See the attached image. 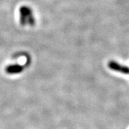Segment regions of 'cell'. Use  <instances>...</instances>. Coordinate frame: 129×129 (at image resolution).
<instances>
[{"mask_svg":"<svg viewBox=\"0 0 129 129\" xmlns=\"http://www.w3.org/2000/svg\"><path fill=\"white\" fill-rule=\"evenodd\" d=\"M23 69L24 67L20 64H10L7 66L5 71L8 74H17L20 73Z\"/></svg>","mask_w":129,"mask_h":129,"instance_id":"3","label":"cell"},{"mask_svg":"<svg viewBox=\"0 0 129 129\" xmlns=\"http://www.w3.org/2000/svg\"><path fill=\"white\" fill-rule=\"evenodd\" d=\"M27 24L29 25H30L31 27L35 26V19L34 17V15H33V12H29L27 15Z\"/></svg>","mask_w":129,"mask_h":129,"instance_id":"4","label":"cell"},{"mask_svg":"<svg viewBox=\"0 0 129 129\" xmlns=\"http://www.w3.org/2000/svg\"><path fill=\"white\" fill-rule=\"evenodd\" d=\"M32 9L28 6H22L19 7V23L22 26L27 24V15Z\"/></svg>","mask_w":129,"mask_h":129,"instance_id":"1","label":"cell"},{"mask_svg":"<svg viewBox=\"0 0 129 129\" xmlns=\"http://www.w3.org/2000/svg\"><path fill=\"white\" fill-rule=\"evenodd\" d=\"M108 68L116 72L123 74H129V68L125 65H121L115 61H110L108 62Z\"/></svg>","mask_w":129,"mask_h":129,"instance_id":"2","label":"cell"}]
</instances>
